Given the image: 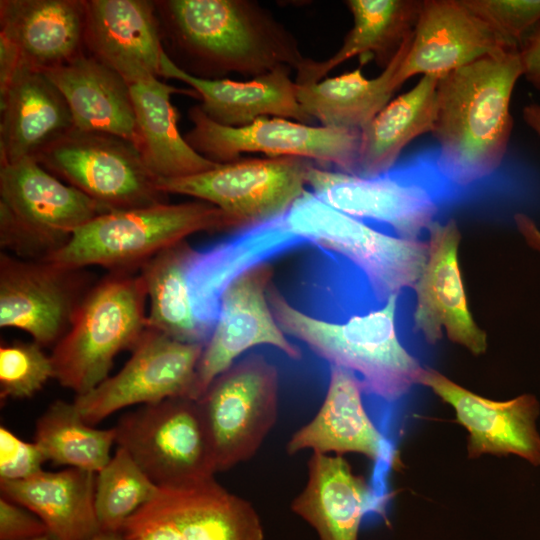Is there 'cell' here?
<instances>
[{
	"instance_id": "27",
	"label": "cell",
	"mask_w": 540,
	"mask_h": 540,
	"mask_svg": "<svg viewBox=\"0 0 540 540\" xmlns=\"http://www.w3.org/2000/svg\"><path fill=\"white\" fill-rule=\"evenodd\" d=\"M95 487L96 473L74 467L0 480L1 496L34 513L56 540H90L100 531Z\"/></svg>"
},
{
	"instance_id": "36",
	"label": "cell",
	"mask_w": 540,
	"mask_h": 540,
	"mask_svg": "<svg viewBox=\"0 0 540 540\" xmlns=\"http://www.w3.org/2000/svg\"><path fill=\"white\" fill-rule=\"evenodd\" d=\"M36 342L2 343L0 346V398L26 399L54 378L51 357Z\"/></svg>"
},
{
	"instance_id": "10",
	"label": "cell",
	"mask_w": 540,
	"mask_h": 540,
	"mask_svg": "<svg viewBox=\"0 0 540 540\" xmlns=\"http://www.w3.org/2000/svg\"><path fill=\"white\" fill-rule=\"evenodd\" d=\"M216 472L250 459L278 417L279 375L261 354L220 374L197 400Z\"/></svg>"
},
{
	"instance_id": "16",
	"label": "cell",
	"mask_w": 540,
	"mask_h": 540,
	"mask_svg": "<svg viewBox=\"0 0 540 540\" xmlns=\"http://www.w3.org/2000/svg\"><path fill=\"white\" fill-rule=\"evenodd\" d=\"M306 185L323 202L359 220L391 227L400 238L417 240L439 210L433 186L393 170L364 178L310 164Z\"/></svg>"
},
{
	"instance_id": "22",
	"label": "cell",
	"mask_w": 540,
	"mask_h": 540,
	"mask_svg": "<svg viewBox=\"0 0 540 540\" xmlns=\"http://www.w3.org/2000/svg\"><path fill=\"white\" fill-rule=\"evenodd\" d=\"M85 0H1L0 43L18 66L47 71L85 51Z\"/></svg>"
},
{
	"instance_id": "28",
	"label": "cell",
	"mask_w": 540,
	"mask_h": 540,
	"mask_svg": "<svg viewBox=\"0 0 540 540\" xmlns=\"http://www.w3.org/2000/svg\"><path fill=\"white\" fill-rule=\"evenodd\" d=\"M363 386L350 370L330 366L327 392L320 409L298 429L286 445L287 453L311 449L313 453H360L376 460L383 437L368 416L363 402Z\"/></svg>"
},
{
	"instance_id": "35",
	"label": "cell",
	"mask_w": 540,
	"mask_h": 540,
	"mask_svg": "<svg viewBox=\"0 0 540 540\" xmlns=\"http://www.w3.org/2000/svg\"><path fill=\"white\" fill-rule=\"evenodd\" d=\"M158 490L128 451L118 446L96 475L95 511L100 530L121 531L127 519L151 501Z\"/></svg>"
},
{
	"instance_id": "2",
	"label": "cell",
	"mask_w": 540,
	"mask_h": 540,
	"mask_svg": "<svg viewBox=\"0 0 540 540\" xmlns=\"http://www.w3.org/2000/svg\"><path fill=\"white\" fill-rule=\"evenodd\" d=\"M521 76L519 49H514L439 77L432 134L439 169L452 183L472 184L501 165L513 128L511 97Z\"/></svg>"
},
{
	"instance_id": "12",
	"label": "cell",
	"mask_w": 540,
	"mask_h": 540,
	"mask_svg": "<svg viewBox=\"0 0 540 540\" xmlns=\"http://www.w3.org/2000/svg\"><path fill=\"white\" fill-rule=\"evenodd\" d=\"M123 540H264L254 507L214 478L159 487L124 523Z\"/></svg>"
},
{
	"instance_id": "38",
	"label": "cell",
	"mask_w": 540,
	"mask_h": 540,
	"mask_svg": "<svg viewBox=\"0 0 540 540\" xmlns=\"http://www.w3.org/2000/svg\"><path fill=\"white\" fill-rule=\"evenodd\" d=\"M47 461L35 442H26L11 430L0 427V480L26 479L42 469Z\"/></svg>"
},
{
	"instance_id": "37",
	"label": "cell",
	"mask_w": 540,
	"mask_h": 540,
	"mask_svg": "<svg viewBox=\"0 0 540 540\" xmlns=\"http://www.w3.org/2000/svg\"><path fill=\"white\" fill-rule=\"evenodd\" d=\"M500 34L521 45L540 23V0H463Z\"/></svg>"
},
{
	"instance_id": "39",
	"label": "cell",
	"mask_w": 540,
	"mask_h": 540,
	"mask_svg": "<svg viewBox=\"0 0 540 540\" xmlns=\"http://www.w3.org/2000/svg\"><path fill=\"white\" fill-rule=\"evenodd\" d=\"M47 534L45 524L34 513L0 497V540H29Z\"/></svg>"
},
{
	"instance_id": "33",
	"label": "cell",
	"mask_w": 540,
	"mask_h": 540,
	"mask_svg": "<svg viewBox=\"0 0 540 540\" xmlns=\"http://www.w3.org/2000/svg\"><path fill=\"white\" fill-rule=\"evenodd\" d=\"M194 251L187 241L158 253L140 268L150 301L147 328L186 343L205 344L210 333L194 313L186 270Z\"/></svg>"
},
{
	"instance_id": "11",
	"label": "cell",
	"mask_w": 540,
	"mask_h": 540,
	"mask_svg": "<svg viewBox=\"0 0 540 540\" xmlns=\"http://www.w3.org/2000/svg\"><path fill=\"white\" fill-rule=\"evenodd\" d=\"M192 128L184 135L188 144L208 160L223 164L241 153L260 152L268 157H299L356 175L360 131L313 126L280 117H260L231 127L210 119L199 105L188 111Z\"/></svg>"
},
{
	"instance_id": "13",
	"label": "cell",
	"mask_w": 540,
	"mask_h": 540,
	"mask_svg": "<svg viewBox=\"0 0 540 540\" xmlns=\"http://www.w3.org/2000/svg\"><path fill=\"white\" fill-rule=\"evenodd\" d=\"M313 162L299 157L239 158L198 174L158 179L168 194L187 195L210 203L241 229L285 211L304 192L306 170Z\"/></svg>"
},
{
	"instance_id": "1",
	"label": "cell",
	"mask_w": 540,
	"mask_h": 540,
	"mask_svg": "<svg viewBox=\"0 0 540 540\" xmlns=\"http://www.w3.org/2000/svg\"><path fill=\"white\" fill-rule=\"evenodd\" d=\"M304 244L343 256L366 277L380 302L413 287L427 259V241L393 237L305 192L285 211L239 230L232 255L249 269Z\"/></svg>"
},
{
	"instance_id": "42",
	"label": "cell",
	"mask_w": 540,
	"mask_h": 540,
	"mask_svg": "<svg viewBox=\"0 0 540 540\" xmlns=\"http://www.w3.org/2000/svg\"><path fill=\"white\" fill-rule=\"evenodd\" d=\"M90 540H123L121 531L100 530Z\"/></svg>"
},
{
	"instance_id": "21",
	"label": "cell",
	"mask_w": 540,
	"mask_h": 540,
	"mask_svg": "<svg viewBox=\"0 0 540 540\" xmlns=\"http://www.w3.org/2000/svg\"><path fill=\"white\" fill-rule=\"evenodd\" d=\"M85 51L127 82L160 76L165 53L154 1L85 0Z\"/></svg>"
},
{
	"instance_id": "34",
	"label": "cell",
	"mask_w": 540,
	"mask_h": 540,
	"mask_svg": "<svg viewBox=\"0 0 540 540\" xmlns=\"http://www.w3.org/2000/svg\"><path fill=\"white\" fill-rule=\"evenodd\" d=\"M34 442L47 461L98 473L111 459L116 431L94 428L73 402L56 400L37 419Z\"/></svg>"
},
{
	"instance_id": "9",
	"label": "cell",
	"mask_w": 540,
	"mask_h": 540,
	"mask_svg": "<svg viewBox=\"0 0 540 540\" xmlns=\"http://www.w3.org/2000/svg\"><path fill=\"white\" fill-rule=\"evenodd\" d=\"M116 443L158 487L200 483L216 473L197 400L176 397L123 415Z\"/></svg>"
},
{
	"instance_id": "7",
	"label": "cell",
	"mask_w": 540,
	"mask_h": 540,
	"mask_svg": "<svg viewBox=\"0 0 540 540\" xmlns=\"http://www.w3.org/2000/svg\"><path fill=\"white\" fill-rule=\"evenodd\" d=\"M107 213L34 158L0 165V247L23 259H48L73 234Z\"/></svg>"
},
{
	"instance_id": "18",
	"label": "cell",
	"mask_w": 540,
	"mask_h": 540,
	"mask_svg": "<svg viewBox=\"0 0 540 540\" xmlns=\"http://www.w3.org/2000/svg\"><path fill=\"white\" fill-rule=\"evenodd\" d=\"M514 49L519 46L463 0H424L395 85L398 89L416 75L441 77L483 57Z\"/></svg>"
},
{
	"instance_id": "40",
	"label": "cell",
	"mask_w": 540,
	"mask_h": 540,
	"mask_svg": "<svg viewBox=\"0 0 540 540\" xmlns=\"http://www.w3.org/2000/svg\"><path fill=\"white\" fill-rule=\"evenodd\" d=\"M525 123L540 137V105L528 104L523 108ZM514 220L527 244L540 252V230L534 221L525 214L517 213Z\"/></svg>"
},
{
	"instance_id": "23",
	"label": "cell",
	"mask_w": 540,
	"mask_h": 540,
	"mask_svg": "<svg viewBox=\"0 0 540 540\" xmlns=\"http://www.w3.org/2000/svg\"><path fill=\"white\" fill-rule=\"evenodd\" d=\"M1 164L35 158L74 128L69 106L40 70L19 65L0 85Z\"/></svg>"
},
{
	"instance_id": "4",
	"label": "cell",
	"mask_w": 540,
	"mask_h": 540,
	"mask_svg": "<svg viewBox=\"0 0 540 540\" xmlns=\"http://www.w3.org/2000/svg\"><path fill=\"white\" fill-rule=\"evenodd\" d=\"M397 298L392 295L378 310L331 322L298 310L273 283L267 290L271 311L286 335L303 342L330 366L358 374L364 392L386 401L399 399L418 384L423 369L398 339Z\"/></svg>"
},
{
	"instance_id": "6",
	"label": "cell",
	"mask_w": 540,
	"mask_h": 540,
	"mask_svg": "<svg viewBox=\"0 0 540 540\" xmlns=\"http://www.w3.org/2000/svg\"><path fill=\"white\" fill-rule=\"evenodd\" d=\"M147 291L140 273L110 272L92 285L70 328L54 345V378L85 394L107 377L114 358L132 350L147 329Z\"/></svg>"
},
{
	"instance_id": "26",
	"label": "cell",
	"mask_w": 540,
	"mask_h": 540,
	"mask_svg": "<svg viewBox=\"0 0 540 540\" xmlns=\"http://www.w3.org/2000/svg\"><path fill=\"white\" fill-rule=\"evenodd\" d=\"M137 127L136 148L157 179H175L208 171L218 164L197 153L177 127L173 94L198 97L193 90L168 85L153 75L127 82Z\"/></svg>"
},
{
	"instance_id": "20",
	"label": "cell",
	"mask_w": 540,
	"mask_h": 540,
	"mask_svg": "<svg viewBox=\"0 0 540 540\" xmlns=\"http://www.w3.org/2000/svg\"><path fill=\"white\" fill-rule=\"evenodd\" d=\"M418 384L430 388L455 411L457 422L469 434L468 456L514 454L534 466L540 465V435L536 419L539 402L531 394L494 401L453 382L440 372L423 368Z\"/></svg>"
},
{
	"instance_id": "29",
	"label": "cell",
	"mask_w": 540,
	"mask_h": 540,
	"mask_svg": "<svg viewBox=\"0 0 540 540\" xmlns=\"http://www.w3.org/2000/svg\"><path fill=\"white\" fill-rule=\"evenodd\" d=\"M368 499L366 480L341 455L313 453L306 485L291 507L319 540H358Z\"/></svg>"
},
{
	"instance_id": "5",
	"label": "cell",
	"mask_w": 540,
	"mask_h": 540,
	"mask_svg": "<svg viewBox=\"0 0 540 540\" xmlns=\"http://www.w3.org/2000/svg\"><path fill=\"white\" fill-rule=\"evenodd\" d=\"M241 229L239 222L204 202L160 203L103 213L82 227L49 260L67 267L101 266L135 271L149 259L199 232Z\"/></svg>"
},
{
	"instance_id": "41",
	"label": "cell",
	"mask_w": 540,
	"mask_h": 540,
	"mask_svg": "<svg viewBox=\"0 0 540 540\" xmlns=\"http://www.w3.org/2000/svg\"><path fill=\"white\" fill-rule=\"evenodd\" d=\"M519 55L523 76L540 90V23L522 41Z\"/></svg>"
},
{
	"instance_id": "15",
	"label": "cell",
	"mask_w": 540,
	"mask_h": 540,
	"mask_svg": "<svg viewBox=\"0 0 540 540\" xmlns=\"http://www.w3.org/2000/svg\"><path fill=\"white\" fill-rule=\"evenodd\" d=\"M92 286L84 269L0 253V327L28 333L41 347L68 331Z\"/></svg>"
},
{
	"instance_id": "30",
	"label": "cell",
	"mask_w": 540,
	"mask_h": 540,
	"mask_svg": "<svg viewBox=\"0 0 540 540\" xmlns=\"http://www.w3.org/2000/svg\"><path fill=\"white\" fill-rule=\"evenodd\" d=\"M345 4L353 16V26L342 46L324 61L308 58L297 71V84L318 82L354 56L373 57L384 68L413 33L423 1L347 0Z\"/></svg>"
},
{
	"instance_id": "31",
	"label": "cell",
	"mask_w": 540,
	"mask_h": 540,
	"mask_svg": "<svg viewBox=\"0 0 540 540\" xmlns=\"http://www.w3.org/2000/svg\"><path fill=\"white\" fill-rule=\"evenodd\" d=\"M413 33L375 78L355 70L318 82L297 84L304 111L321 126L361 131L389 102L397 90L395 76L409 49Z\"/></svg>"
},
{
	"instance_id": "25",
	"label": "cell",
	"mask_w": 540,
	"mask_h": 540,
	"mask_svg": "<svg viewBox=\"0 0 540 540\" xmlns=\"http://www.w3.org/2000/svg\"><path fill=\"white\" fill-rule=\"evenodd\" d=\"M44 73L64 96L75 129L115 135L136 147L130 88L118 72L84 51Z\"/></svg>"
},
{
	"instance_id": "3",
	"label": "cell",
	"mask_w": 540,
	"mask_h": 540,
	"mask_svg": "<svg viewBox=\"0 0 540 540\" xmlns=\"http://www.w3.org/2000/svg\"><path fill=\"white\" fill-rule=\"evenodd\" d=\"M171 41L192 74L218 79L229 73L257 77L308 58L295 37L257 1H154Z\"/></svg>"
},
{
	"instance_id": "17",
	"label": "cell",
	"mask_w": 540,
	"mask_h": 540,
	"mask_svg": "<svg viewBox=\"0 0 540 540\" xmlns=\"http://www.w3.org/2000/svg\"><path fill=\"white\" fill-rule=\"evenodd\" d=\"M274 269L269 263L249 268L223 291L219 313L204 344L196 371L194 399L245 351L270 345L292 360H300V349L291 343L278 325L267 299Z\"/></svg>"
},
{
	"instance_id": "19",
	"label": "cell",
	"mask_w": 540,
	"mask_h": 540,
	"mask_svg": "<svg viewBox=\"0 0 540 540\" xmlns=\"http://www.w3.org/2000/svg\"><path fill=\"white\" fill-rule=\"evenodd\" d=\"M428 233L427 259L412 287L416 293L415 328L430 344L442 339L445 328L452 342L480 355L487 349V335L468 307L458 261V225L453 219L435 221Z\"/></svg>"
},
{
	"instance_id": "14",
	"label": "cell",
	"mask_w": 540,
	"mask_h": 540,
	"mask_svg": "<svg viewBox=\"0 0 540 540\" xmlns=\"http://www.w3.org/2000/svg\"><path fill=\"white\" fill-rule=\"evenodd\" d=\"M203 347L202 343L178 341L147 328L122 369L91 391L76 395L73 403L83 420L93 426L129 406L176 397L195 400Z\"/></svg>"
},
{
	"instance_id": "43",
	"label": "cell",
	"mask_w": 540,
	"mask_h": 540,
	"mask_svg": "<svg viewBox=\"0 0 540 540\" xmlns=\"http://www.w3.org/2000/svg\"><path fill=\"white\" fill-rule=\"evenodd\" d=\"M29 540H56V539L53 538L50 534H47V535H43L37 538L29 539Z\"/></svg>"
},
{
	"instance_id": "8",
	"label": "cell",
	"mask_w": 540,
	"mask_h": 540,
	"mask_svg": "<svg viewBox=\"0 0 540 540\" xmlns=\"http://www.w3.org/2000/svg\"><path fill=\"white\" fill-rule=\"evenodd\" d=\"M34 159L106 212L167 202L135 145L115 135L73 128Z\"/></svg>"
},
{
	"instance_id": "24",
	"label": "cell",
	"mask_w": 540,
	"mask_h": 540,
	"mask_svg": "<svg viewBox=\"0 0 540 540\" xmlns=\"http://www.w3.org/2000/svg\"><path fill=\"white\" fill-rule=\"evenodd\" d=\"M291 70L282 66L245 81L201 78L184 71L165 52L160 76L188 84L201 99L202 111L221 125L241 127L270 116L311 125L314 119L298 101Z\"/></svg>"
},
{
	"instance_id": "32",
	"label": "cell",
	"mask_w": 540,
	"mask_h": 540,
	"mask_svg": "<svg viewBox=\"0 0 540 540\" xmlns=\"http://www.w3.org/2000/svg\"><path fill=\"white\" fill-rule=\"evenodd\" d=\"M439 77L424 75L409 91L391 100L360 131L356 175L370 178L390 171L416 137L432 133Z\"/></svg>"
}]
</instances>
